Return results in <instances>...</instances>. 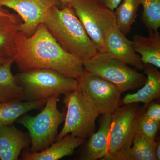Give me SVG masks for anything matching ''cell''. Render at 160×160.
<instances>
[{
	"label": "cell",
	"mask_w": 160,
	"mask_h": 160,
	"mask_svg": "<svg viewBox=\"0 0 160 160\" xmlns=\"http://www.w3.org/2000/svg\"><path fill=\"white\" fill-rule=\"evenodd\" d=\"M13 60L21 72L51 69L77 79L85 71L82 61L64 50L43 23L30 37L18 31L15 42Z\"/></svg>",
	"instance_id": "obj_1"
},
{
	"label": "cell",
	"mask_w": 160,
	"mask_h": 160,
	"mask_svg": "<svg viewBox=\"0 0 160 160\" xmlns=\"http://www.w3.org/2000/svg\"><path fill=\"white\" fill-rule=\"evenodd\" d=\"M42 23L64 50L82 62L98 52L70 5L52 7Z\"/></svg>",
	"instance_id": "obj_2"
},
{
	"label": "cell",
	"mask_w": 160,
	"mask_h": 160,
	"mask_svg": "<svg viewBox=\"0 0 160 160\" xmlns=\"http://www.w3.org/2000/svg\"><path fill=\"white\" fill-rule=\"evenodd\" d=\"M22 88L24 101L48 99L54 96L66 94L78 88L77 80L67 77L49 69H32L15 76Z\"/></svg>",
	"instance_id": "obj_3"
},
{
	"label": "cell",
	"mask_w": 160,
	"mask_h": 160,
	"mask_svg": "<svg viewBox=\"0 0 160 160\" xmlns=\"http://www.w3.org/2000/svg\"><path fill=\"white\" fill-rule=\"evenodd\" d=\"M59 96L48 98L43 109L35 116L25 114L16 121L28 130L31 140V152H39L55 142L60 125L65 120L66 113L58 107Z\"/></svg>",
	"instance_id": "obj_4"
},
{
	"label": "cell",
	"mask_w": 160,
	"mask_h": 160,
	"mask_svg": "<svg viewBox=\"0 0 160 160\" xmlns=\"http://www.w3.org/2000/svg\"><path fill=\"white\" fill-rule=\"evenodd\" d=\"M85 71L99 76L117 86L121 93L142 87L147 78L127 64L98 52L83 62Z\"/></svg>",
	"instance_id": "obj_5"
},
{
	"label": "cell",
	"mask_w": 160,
	"mask_h": 160,
	"mask_svg": "<svg viewBox=\"0 0 160 160\" xmlns=\"http://www.w3.org/2000/svg\"><path fill=\"white\" fill-rule=\"evenodd\" d=\"M64 95L63 103L67 109L65 123L56 141L69 133L86 140L94 133L96 120L100 114L78 89Z\"/></svg>",
	"instance_id": "obj_6"
},
{
	"label": "cell",
	"mask_w": 160,
	"mask_h": 160,
	"mask_svg": "<svg viewBox=\"0 0 160 160\" xmlns=\"http://www.w3.org/2000/svg\"><path fill=\"white\" fill-rule=\"evenodd\" d=\"M69 5L98 51L103 52L105 32L117 25L114 11L99 0H74Z\"/></svg>",
	"instance_id": "obj_7"
},
{
	"label": "cell",
	"mask_w": 160,
	"mask_h": 160,
	"mask_svg": "<svg viewBox=\"0 0 160 160\" xmlns=\"http://www.w3.org/2000/svg\"><path fill=\"white\" fill-rule=\"evenodd\" d=\"M77 80V89L100 115L112 114L122 105V93L111 82L86 71Z\"/></svg>",
	"instance_id": "obj_8"
},
{
	"label": "cell",
	"mask_w": 160,
	"mask_h": 160,
	"mask_svg": "<svg viewBox=\"0 0 160 160\" xmlns=\"http://www.w3.org/2000/svg\"><path fill=\"white\" fill-rule=\"evenodd\" d=\"M146 109L138 103L123 104L112 114L107 153L120 152L132 146L139 120Z\"/></svg>",
	"instance_id": "obj_9"
},
{
	"label": "cell",
	"mask_w": 160,
	"mask_h": 160,
	"mask_svg": "<svg viewBox=\"0 0 160 160\" xmlns=\"http://www.w3.org/2000/svg\"><path fill=\"white\" fill-rule=\"evenodd\" d=\"M55 6H62L59 0H0V7H8L17 12L22 20L19 31L27 37L35 32L49 9Z\"/></svg>",
	"instance_id": "obj_10"
},
{
	"label": "cell",
	"mask_w": 160,
	"mask_h": 160,
	"mask_svg": "<svg viewBox=\"0 0 160 160\" xmlns=\"http://www.w3.org/2000/svg\"><path fill=\"white\" fill-rule=\"evenodd\" d=\"M132 44V41L127 39L116 25L105 32L103 52L136 69L143 70L141 56L134 51Z\"/></svg>",
	"instance_id": "obj_11"
},
{
	"label": "cell",
	"mask_w": 160,
	"mask_h": 160,
	"mask_svg": "<svg viewBox=\"0 0 160 160\" xmlns=\"http://www.w3.org/2000/svg\"><path fill=\"white\" fill-rule=\"evenodd\" d=\"M31 140L28 133L13 125L0 126V159L18 160L21 152L29 148Z\"/></svg>",
	"instance_id": "obj_12"
},
{
	"label": "cell",
	"mask_w": 160,
	"mask_h": 160,
	"mask_svg": "<svg viewBox=\"0 0 160 160\" xmlns=\"http://www.w3.org/2000/svg\"><path fill=\"white\" fill-rule=\"evenodd\" d=\"M86 140L66 135L61 139L56 141L48 148L39 152H31L29 148L23 150L21 160H58L74 153L75 150L82 145Z\"/></svg>",
	"instance_id": "obj_13"
},
{
	"label": "cell",
	"mask_w": 160,
	"mask_h": 160,
	"mask_svg": "<svg viewBox=\"0 0 160 160\" xmlns=\"http://www.w3.org/2000/svg\"><path fill=\"white\" fill-rule=\"evenodd\" d=\"M111 122L112 114L102 115L100 121L99 129L89 137L80 159H102L106 155L108 151Z\"/></svg>",
	"instance_id": "obj_14"
},
{
	"label": "cell",
	"mask_w": 160,
	"mask_h": 160,
	"mask_svg": "<svg viewBox=\"0 0 160 160\" xmlns=\"http://www.w3.org/2000/svg\"><path fill=\"white\" fill-rule=\"evenodd\" d=\"M144 72L147 75L145 84L135 93L126 95L122 99L123 104L142 102L147 107L149 103L159 96L160 72L155 66L149 64L144 65Z\"/></svg>",
	"instance_id": "obj_15"
},
{
	"label": "cell",
	"mask_w": 160,
	"mask_h": 160,
	"mask_svg": "<svg viewBox=\"0 0 160 160\" xmlns=\"http://www.w3.org/2000/svg\"><path fill=\"white\" fill-rule=\"evenodd\" d=\"M156 142H151L137 131L130 148L120 152L107 153L103 160H156Z\"/></svg>",
	"instance_id": "obj_16"
},
{
	"label": "cell",
	"mask_w": 160,
	"mask_h": 160,
	"mask_svg": "<svg viewBox=\"0 0 160 160\" xmlns=\"http://www.w3.org/2000/svg\"><path fill=\"white\" fill-rule=\"evenodd\" d=\"M19 15L3 9L0 11V55L13 58L15 42L21 23Z\"/></svg>",
	"instance_id": "obj_17"
},
{
	"label": "cell",
	"mask_w": 160,
	"mask_h": 160,
	"mask_svg": "<svg viewBox=\"0 0 160 160\" xmlns=\"http://www.w3.org/2000/svg\"><path fill=\"white\" fill-rule=\"evenodd\" d=\"M132 42L133 49L139 54L144 65L149 64L160 68V34L158 30L149 31L148 37L135 34Z\"/></svg>",
	"instance_id": "obj_18"
},
{
	"label": "cell",
	"mask_w": 160,
	"mask_h": 160,
	"mask_svg": "<svg viewBox=\"0 0 160 160\" xmlns=\"http://www.w3.org/2000/svg\"><path fill=\"white\" fill-rule=\"evenodd\" d=\"M47 99L26 102L14 100L0 103V126L13 125L17 120L28 112L42 108Z\"/></svg>",
	"instance_id": "obj_19"
},
{
	"label": "cell",
	"mask_w": 160,
	"mask_h": 160,
	"mask_svg": "<svg viewBox=\"0 0 160 160\" xmlns=\"http://www.w3.org/2000/svg\"><path fill=\"white\" fill-rule=\"evenodd\" d=\"M13 58L0 65V103L14 100L24 101L22 88L11 71Z\"/></svg>",
	"instance_id": "obj_20"
},
{
	"label": "cell",
	"mask_w": 160,
	"mask_h": 160,
	"mask_svg": "<svg viewBox=\"0 0 160 160\" xmlns=\"http://www.w3.org/2000/svg\"><path fill=\"white\" fill-rule=\"evenodd\" d=\"M140 0H123L114 12L118 29L124 35L129 34L137 17Z\"/></svg>",
	"instance_id": "obj_21"
},
{
	"label": "cell",
	"mask_w": 160,
	"mask_h": 160,
	"mask_svg": "<svg viewBox=\"0 0 160 160\" xmlns=\"http://www.w3.org/2000/svg\"><path fill=\"white\" fill-rule=\"evenodd\" d=\"M143 7L142 20L149 31L160 27V0H140Z\"/></svg>",
	"instance_id": "obj_22"
},
{
	"label": "cell",
	"mask_w": 160,
	"mask_h": 160,
	"mask_svg": "<svg viewBox=\"0 0 160 160\" xmlns=\"http://www.w3.org/2000/svg\"><path fill=\"white\" fill-rule=\"evenodd\" d=\"M159 128L160 122L149 118L144 113L139 120L137 130L149 141L155 142Z\"/></svg>",
	"instance_id": "obj_23"
},
{
	"label": "cell",
	"mask_w": 160,
	"mask_h": 160,
	"mask_svg": "<svg viewBox=\"0 0 160 160\" xmlns=\"http://www.w3.org/2000/svg\"><path fill=\"white\" fill-rule=\"evenodd\" d=\"M144 114L147 117L160 123V105L153 101L147 106Z\"/></svg>",
	"instance_id": "obj_24"
},
{
	"label": "cell",
	"mask_w": 160,
	"mask_h": 160,
	"mask_svg": "<svg viewBox=\"0 0 160 160\" xmlns=\"http://www.w3.org/2000/svg\"><path fill=\"white\" fill-rule=\"evenodd\" d=\"M104 5L114 11L122 0H99Z\"/></svg>",
	"instance_id": "obj_25"
},
{
	"label": "cell",
	"mask_w": 160,
	"mask_h": 160,
	"mask_svg": "<svg viewBox=\"0 0 160 160\" xmlns=\"http://www.w3.org/2000/svg\"><path fill=\"white\" fill-rule=\"evenodd\" d=\"M155 155L156 160H160V141H158L156 143Z\"/></svg>",
	"instance_id": "obj_26"
},
{
	"label": "cell",
	"mask_w": 160,
	"mask_h": 160,
	"mask_svg": "<svg viewBox=\"0 0 160 160\" xmlns=\"http://www.w3.org/2000/svg\"><path fill=\"white\" fill-rule=\"evenodd\" d=\"M12 58H9L6 57L4 56L0 55V65H2L4 63L6 62L7 61H9L10 59Z\"/></svg>",
	"instance_id": "obj_27"
},
{
	"label": "cell",
	"mask_w": 160,
	"mask_h": 160,
	"mask_svg": "<svg viewBox=\"0 0 160 160\" xmlns=\"http://www.w3.org/2000/svg\"><path fill=\"white\" fill-rule=\"evenodd\" d=\"M59 1L62 3V6H64L69 5L70 3L74 0H59Z\"/></svg>",
	"instance_id": "obj_28"
},
{
	"label": "cell",
	"mask_w": 160,
	"mask_h": 160,
	"mask_svg": "<svg viewBox=\"0 0 160 160\" xmlns=\"http://www.w3.org/2000/svg\"><path fill=\"white\" fill-rule=\"evenodd\" d=\"M1 9H0V11H1Z\"/></svg>",
	"instance_id": "obj_29"
}]
</instances>
